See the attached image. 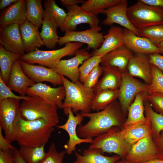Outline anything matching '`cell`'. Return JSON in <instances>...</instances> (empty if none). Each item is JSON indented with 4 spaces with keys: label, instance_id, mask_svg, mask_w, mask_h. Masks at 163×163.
<instances>
[{
    "label": "cell",
    "instance_id": "4",
    "mask_svg": "<svg viewBox=\"0 0 163 163\" xmlns=\"http://www.w3.org/2000/svg\"><path fill=\"white\" fill-rule=\"evenodd\" d=\"M65 91V97L62 108H70L73 113L81 111L82 113H88L91 110L92 101L96 94L93 88L85 87L70 81L62 75Z\"/></svg>",
    "mask_w": 163,
    "mask_h": 163
},
{
    "label": "cell",
    "instance_id": "32",
    "mask_svg": "<svg viewBox=\"0 0 163 163\" xmlns=\"http://www.w3.org/2000/svg\"><path fill=\"white\" fill-rule=\"evenodd\" d=\"M26 18L38 28L42 25L45 10L41 0H26Z\"/></svg>",
    "mask_w": 163,
    "mask_h": 163
},
{
    "label": "cell",
    "instance_id": "6",
    "mask_svg": "<svg viewBox=\"0 0 163 163\" xmlns=\"http://www.w3.org/2000/svg\"><path fill=\"white\" fill-rule=\"evenodd\" d=\"M127 15L131 24L138 30L163 25V9L146 4L140 0L128 7Z\"/></svg>",
    "mask_w": 163,
    "mask_h": 163
},
{
    "label": "cell",
    "instance_id": "25",
    "mask_svg": "<svg viewBox=\"0 0 163 163\" xmlns=\"http://www.w3.org/2000/svg\"><path fill=\"white\" fill-rule=\"evenodd\" d=\"M104 40L101 46L92 53V56H104L110 52L124 44L123 29L112 26L107 33L104 35Z\"/></svg>",
    "mask_w": 163,
    "mask_h": 163
},
{
    "label": "cell",
    "instance_id": "15",
    "mask_svg": "<svg viewBox=\"0 0 163 163\" xmlns=\"http://www.w3.org/2000/svg\"><path fill=\"white\" fill-rule=\"evenodd\" d=\"M67 15L60 27L63 31H75L78 25L87 24L90 27L98 26L99 20L96 16L84 10L78 5L68 7Z\"/></svg>",
    "mask_w": 163,
    "mask_h": 163
},
{
    "label": "cell",
    "instance_id": "10",
    "mask_svg": "<svg viewBox=\"0 0 163 163\" xmlns=\"http://www.w3.org/2000/svg\"><path fill=\"white\" fill-rule=\"evenodd\" d=\"M101 29L97 26L83 31H67L63 36L59 37L58 43L60 45L72 42L85 43L88 49L94 50L101 46L104 40L103 34L100 32Z\"/></svg>",
    "mask_w": 163,
    "mask_h": 163
},
{
    "label": "cell",
    "instance_id": "29",
    "mask_svg": "<svg viewBox=\"0 0 163 163\" xmlns=\"http://www.w3.org/2000/svg\"><path fill=\"white\" fill-rule=\"evenodd\" d=\"M58 27L56 24L44 12L40 35L44 45L48 48H54L58 43L59 37L57 33Z\"/></svg>",
    "mask_w": 163,
    "mask_h": 163
},
{
    "label": "cell",
    "instance_id": "51",
    "mask_svg": "<svg viewBox=\"0 0 163 163\" xmlns=\"http://www.w3.org/2000/svg\"><path fill=\"white\" fill-rule=\"evenodd\" d=\"M19 0H0V9L4 10L13 3L17 2Z\"/></svg>",
    "mask_w": 163,
    "mask_h": 163
},
{
    "label": "cell",
    "instance_id": "24",
    "mask_svg": "<svg viewBox=\"0 0 163 163\" xmlns=\"http://www.w3.org/2000/svg\"><path fill=\"white\" fill-rule=\"evenodd\" d=\"M34 82L29 78L23 71L18 61L12 66L7 85L11 90L21 96H25L27 88L34 85Z\"/></svg>",
    "mask_w": 163,
    "mask_h": 163
},
{
    "label": "cell",
    "instance_id": "54",
    "mask_svg": "<svg viewBox=\"0 0 163 163\" xmlns=\"http://www.w3.org/2000/svg\"><path fill=\"white\" fill-rule=\"evenodd\" d=\"M115 163H134L127 161L126 160H119L116 161Z\"/></svg>",
    "mask_w": 163,
    "mask_h": 163
},
{
    "label": "cell",
    "instance_id": "21",
    "mask_svg": "<svg viewBox=\"0 0 163 163\" xmlns=\"http://www.w3.org/2000/svg\"><path fill=\"white\" fill-rule=\"evenodd\" d=\"M126 71L131 76L141 78L148 85L152 82V73L149 55L136 53L130 60Z\"/></svg>",
    "mask_w": 163,
    "mask_h": 163
},
{
    "label": "cell",
    "instance_id": "46",
    "mask_svg": "<svg viewBox=\"0 0 163 163\" xmlns=\"http://www.w3.org/2000/svg\"><path fill=\"white\" fill-rule=\"evenodd\" d=\"M0 163H15L13 151L0 150Z\"/></svg>",
    "mask_w": 163,
    "mask_h": 163
},
{
    "label": "cell",
    "instance_id": "35",
    "mask_svg": "<svg viewBox=\"0 0 163 163\" xmlns=\"http://www.w3.org/2000/svg\"><path fill=\"white\" fill-rule=\"evenodd\" d=\"M45 145L34 147L20 146L18 149V152L26 163H40L46 155L44 151Z\"/></svg>",
    "mask_w": 163,
    "mask_h": 163
},
{
    "label": "cell",
    "instance_id": "23",
    "mask_svg": "<svg viewBox=\"0 0 163 163\" xmlns=\"http://www.w3.org/2000/svg\"><path fill=\"white\" fill-rule=\"evenodd\" d=\"M25 0H19L2 12L0 16V28L16 24L19 25L26 20Z\"/></svg>",
    "mask_w": 163,
    "mask_h": 163
},
{
    "label": "cell",
    "instance_id": "16",
    "mask_svg": "<svg viewBox=\"0 0 163 163\" xmlns=\"http://www.w3.org/2000/svg\"><path fill=\"white\" fill-rule=\"evenodd\" d=\"M128 8L127 1L122 0L120 3L104 10L101 13L105 14L106 18L102 24L108 26L119 24L139 36V30L133 25L127 16Z\"/></svg>",
    "mask_w": 163,
    "mask_h": 163
},
{
    "label": "cell",
    "instance_id": "33",
    "mask_svg": "<svg viewBox=\"0 0 163 163\" xmlns=\"http://www.w3.org/2000/svg\"><path fill=\"white\" fill-rule=\"evenodd\" d=\"M144 105L147 121L154 139L158 136L163 130V115L155 111L148 101L144 102Z\"/></svg>",
    "mask_w": 163,
    "mask_h": 163
},
{
    "label": "cell",
    "instance_id": "36",
    "mask_svg": "<svg viewBox=\"0 0 163 163\" xmlns=\"http://www.w3.org/2000/svg\"><path fill=\"white\" fill-rule=\"evenodd\" d=\"M122 0H87L84 1L81 7L85 11L95 16L104 10L120 3Z\"/></svg>",
    "mask_w": 163,
    "mask_h": 163
},
{
    "label": "cell",
    "instance_id": "5",
    "mask_svg": "<svg viewBox=\"0 0 163 163\" xmlns=\"http://www.w3.org/2000/svg\"><path fill=\"white\" fill-rule=\"evenodd\" d=\"M83 45L79 43L69 42L60 49L47 51L36 48L31 53L22 55L20 60L29 64H38L52 69L63 57L75 55Z\"/></svg>",
    "mask_w": 163,
    "mask_h": 163
},
{
    "label": "cell",
    "instance_id": "47",
    "mask_svg": "<svg viewBox=\"0 0 163 163\" xmlns=\"http://www.w3.org/2000/svg\"><path fill=\"white\" fill-rule=\"evenodd\" d=\"M153 139L157 151L158 158L163 160V130L158 136Z\"/></svg>",
    "mask_w": 163,
    "mask_h": 163
},
{
    "label": "cell",
    "instance_id": "40",
    "mask_svg": "<svg viewBox=\"0 0 163 163\" xmlns=\"http://www.w3.org/2000/svg\"><path fill=\"white\" fill-rule=\"evenodd\" d=\"M102 55L92 56L85 61L79 67V80L82 83L84 82L88 75L97 66L101 64Z\"/></svg>",
    "mask_w": 163,
    "mask_h": 163
},
{
    "label": "cell",
    "instance_id": "52",
    "mask_svg": "<svg viewBox=\"0 0 163 163\" xmlns=\"http://www.w3.org/2000/svg\"><path fill=\"white\" fill-rule=\"evenodd\" d=\"M13 151L15 163H26L20 156L18 150L16 148H15Z\"/></svg>",
    "mask_w": 163,
    "mask_h": 163
},
{
    "label": "cell",
    "instance_id": "45",
    "mask_svg": "<svg viewBox=\"0 0 163 163\" xmlns=\"http://www.w3.org/2000/svg\"><path fill=\"white\" fill-rule=\"evenodd\" d=\"M149 61L163 72V55L158 53H154L149 55Z\"/></svg>",
    "mask_w": 163,
    "mask_h": 163
},
{
    "label": "cell",
    "instance_id": "39",
    "mask_svg": "<svg viewBox=\"0 0 163 163\" xmlns=\"http://www.w3.org/2000/svg\"><path fill=\"white\" fill-rule=\"evenodd\" d=\"M152 73L151 84L147 92V94L158 92L163 94V72L157 67L151 64Z\"/></svg>",
    "mask_w": 163,
    "mask_h": 163
},
{
    "label": "cell",
    "instance_id": "8",
    "mask_svg": "<svg viewBox=\"0 0 163 163\" xmlns=\"http://www.w3.org/2000/svg\"><path fill=\"white\" fill-rule=\"evenodd\" d=\"M20 100L10 98L0 101V126L11 143L14 141L15 128L20 116Z\"/></svg>",
    "mask_w": 163,
    "mask_h": 163
},
{
    "label": "cell",
    "instance_id": "34",
    "mask_svg": "<svg viewBox=\"0 0 163 163\" xmlns=\"http://www.w3.org/2000/svg\"><path fill=\"white\" fill-rule=\"evenodd\" d=\"M119 89L115 90H105L96 94L91 104V110L98 112L107 107L111 103L118 98Z\"/></svg>",
    "mask_w": 163,
    "mask_h": 163
},
{
    "label": "cell",
    "instance_id": "20",
    "mask_svg": "<svg viewBox=\"0 0 163 163\" xmlns=\"http://www.w3.org/2000/svg\"><path fill=\"white\" fill-rule=\"evenodd\" d=\"M124 44L136 53L149 55L154 53L162 54L159 48L148 39L138 36L132 31L123 29Z\"/></svg>",
    "mask_w": 163,
    "mask_h": 163
},
{
    "label": "cell",
    "instance_id": "2",
    "mask_svg": "<svg viewBox=\"0 0 163 163\" xmlns=\"http://www.w3.org/2000/svg\"><path fill=\"white\" fill-rule=\"evenodd\" d=\"M55 129L43 119L27 120L20 116L15 128L14 141L20 146H40L48 142Z\"/></svg>",
    "mask_w": 163,
    "mask_h": 163
},
{
    "label": "cell",
    "instance_id": "18",
    "mask_svg": "<svg viewBox=\"0 0 163 163\" xmlns=\"http://www.w3.org/2000/svg\"><path fill=\"white\" fill-rule=\"evenodd\" d=\"M133 54L124 44L110 52L102 58L101 66L123 73L127 70L129 63Z\"/></svg>",
    "mask_w": 163,
    "mask_h": 163
},
{
    "label": "cell",
    "instance_id": "19",
    "mask_svg": "<svg viewBox=\"0 0 163 163\" xmlns=\"http://www.w3.org/2000/svg\"><path fill=\"white\" fill-rule=\"evenodd\" d=\"M0 43L7 51L21 55L25 54L18 24H12L0 28Z\"/></svg>",
    "mask_w": 163,
    "mask_h": 163
},
{
    "label": "cell",
    "instance_id": "49",
    "mask_svg": "<svg viewBox=\"0 0 163 163\" xmlns=\"http://www.w3.org/2000/svg\"><path fill=\"white\" fill-rule=\"evenodd\" d=\"M149 5L160 7L163 9V0H140Z\"/></svg>",
    "mask_w": 163,
    "mask_h": 163
},
{
    "label": "cell",
    "instance_id": "13",
    "mask_svg": "<svg viewBox=\"0 0 163 163\" xmlns=\"http://www.w3.org/2000/svg\"><path fill=\"white\" fill-rule=\"evenodd\" d=\"M19 62L26 75L35 83L46 82L55 86L63 85L62 75L53 69L29 64L20 60Z\"/></svg>",
    "mask_w": 163,
    "mask_h": 163
},
{
    "label": "cell",
    "instance_id": "7",
    "mask_svg": "<svg viewBox=\"0 0 163 163\" xmlns=\"http://www.w3.org/2000/svg\"><path fill=\"white\" fill-rule=\"evenodd\" d=\"M120 128L113 126L94 137L88 148L99 149L103 153H113L121 158L125 157L131 146L125 140Z\"/></svg>",
    "mask_w": 163,
    "mask_h": 163
},
{
    "label": "cell",
    "instance_id": "17",
    "mask_svg": "<svg viewBox=\"0 0 163 163\" xmlns=\"http://www.w3.org/2000/svg\"><path fill=\"white\" fill-rule=\"evenodd\" d=\"M26 94L30 96L40 97L55 104L58 108H62L65 91L63 85L56 88H53L40 82L35 83L28 88Z\"/></svg>",
    "mask_w": 163,
    "mask_h": 163
},
{
    "label": "cell",
    "instance_id": "12",
    "mask_svg": "<svg viewBox=\"0 0 163 163\" xmlns=\"http://www.w3.org/2000/svg\"><path fill=\"white\" fill-rule=\"evenodd\" d=\"M75 56L67 59H61L52 69L60 75L70 79L72 82L82 84L80 81L79 66L92 56L86 50L80 49Z\"/></svg>",
    "mask_w": 163,
    "mask_h": 163
},
{
    "label": "cell",
    "instance_id": "1",
    "mask_svg": "<svg viewBox=\"0 0 163 163\" xmlns=\"http://www.w3.org/2000/svg\"><path fill=\"white\" fill-rule=\"evenodd\" d=\"M89 120L79 126L77 132L83 139L93 138L103 134L113 126L122 127L124 123L123 113L116 100L104 110L95 113H82Z\"/></svg>",
    "mask_w": 163,
    "mask_h": 163
},
{
    "label": "cell",
    "instance_id": "44",
    "mask_svg": "<svg viewBox=\"0 0 163 163\" xmlns=\"http://www.w3.org/2000/svg\"><path fill=\"white\" fill-rule=\"evenodd\" d=\"M27 96H18L13 93L3 81L0 75V101L8 98H13L23 100L27 99Z\"/></svg>",
    "mask_w": 163,
    "mask_h": 163
},
{
    "label": "cell",
    "instance_id": "37",
    "mask_svg": "<svg viewBox=\"0 0 163 163\" xmlns=\"http://www.w3.org/2000/svg\"><path fill=\"white\" fill-rule=\"evenodd\" d=\"M45 12L58 27L63 24L67 15L65 11L59 7L54 0H46L44 3Z\"/></svg>",
    "mask_w": 163,
    "mask_h": 163
},
{
    "label": "cell",
    "instance_id": "42",
    "mask_svg": "<svg viewBox=\"0 0 163 163\" xmlns=\"http://www.w3.org/2000/svg\"><path fill=\"white\" fill-rule=\"evenodd\" d=\"M146 100L156 112L163 115V94L155 92L147 94Z\"/></svg>",
    "mask_w": 163,
    "mask_h": 163
},
{
    "label": "cell",
    "instance_id": "14",
    "mask_svg": "<svg viewBox=\"0 0 163 163\" xmlns=\"http://www.w3.org/2000/svg\"><path fill=\"white\" fill-rule=\"evenodd\" d=\"M126 160L139 163L158 158L157 151L152 135L144 138L132 145Z\"/></svg>",
    "mask_w": 163,
    "mask_h": 163
},
{
    "label": "cell",
    "instance_id": "43",
    "mask_svg": "<svg viewBox=\"0 0 163 163\" xmlns=\"http://www.w3.org/2000/svg\"><path fill=\"white\" fill-rule=\"evenodd\" d=\"M103 73L102 66L98 65L95 66L88 75L83 85L88 88H93L96 85L100 76Z\"/></svg>",
    "mask_w": 163,
    "mask_h": 163
},
{
    "label": "cell",
    "instance_id": "38",
    "mask_svg": "<svg viewBox=\"0 0 163 163\" xmlns=\"http://www.w3.org/2000/svg\"><path fill=\"white\" fill-rule=\"evenodd\" d=\"M139 30V37L148 39L156 46L163 41V25L150 26Z\"/></svg>",
    "mask_w": 163,
    "mask_h": 163
},
{
    "label": "cell",
    "instance_id": "3",
    "mask_svg": "<svg viewBox=\"0 0 163 163\" xmlns=\"http://www.w3.org/2000/svg\"><path fill=\"white\" fill-rule=\"evenodd\" d=\"M58 108L55 104L40 97L28 96V98L22 100L20 104V116L27 120L43 119L55 127L59 122Z\"/></svg>",
    "mask_w": 163,
    "mask_h": 163
},
{
    "label": "cell",
    "instance_id": "56",
    "mask_svg": "<svg viewBox=\"0 0 163 163\" xmlns=\"http://www.w3.org/2000/svg\"></svg>",
    "mask_w": 163,
    "mask_h": 163
},
{
    "label": "cell",
    "instance_id": "50",
    "mask_svg": "<svg viewBox=\"0 0 163 163\" xmlns=\"http://www.w3.org/2000/svg\"><path fill=\"white\" fill-rule=\"evenodd\" d=\"M83 1L82 0H60L62 5L66 7L82 4Z\"/></svg>",
    "mask_w": 163,
    "mask_h": 163
},
{
    "label": "cell",
    "instance_id": "55",
    "mask_svg": "<svg viewBox=\"0 0 163 163\" xmlns=\"http://www.w3.org/2000/svg\"><path fill=\"white\" fill-rule=\"evenodd\" d=\"M157 46L160 49L162 54H163V41L160 43Z\"/></svg>",
    "mask_w": 163,
    "mask_h": 163
},
{
    "label": "cell",
    "instance_id": "48",
    "mask_svg": "<svg viewBox=\"0 0 163 163\" xmlns=\"http://www.w3.org/2000/svg\"><path fill=\"white\" fill-rule=\"evenodd\" d=\"M2 128L0 126V150L6 151L11 150L13 151L15 148L5 137H4L2 133Z\"/></svg>",
    "mask_w": 163,
    "mask_h": 163
},
{
    "label": "cell",
    "instance_id": "53",
    "mask_svg": "<svg viewBox=\"0 0 163 163\" xmlns=\"http://www.w3.org/2000/svg\"><path fill=\"white\" fill-rule=\"evenodd\" d=\"M139 163H163V160L156 158L148 161Z\"/></svg>",
    "mask_w": 163,
    "mask_h": 163
},
{
    "label": "cell",
    "instance_id": "27",
    "mask_svg": "<svg viewBox=\"0 0 163 163\" xmlns=\"http://www.w3.org/2000/svg\"><path fill=\"white\" fill-rule=\"evenodd\" d=\"M74 152L76 158L72 163H115L121 158L117 155L111 157L104 156L99 149H84L82 155L75 151Z\"/></svg>",
    "mask_w": 163,
    "mask_h": 163
},
{
    "label": "cell",
    "instance_id": "28",
    "mask_svg": "<svg viewBox=\"0 0 163 163\" xmlns=\"http://www.w3.org/2000/svg\"><path fill=\"white\" fill-rule=\"evenodd\" d=\"M102 68L103 75L93 88L95 94L103 90H118L121 82L122 73L112 69L103 67Z\"/></svg>",
    "mask_w": 163,
    "mask_h": 163
},
{
    "label": "cell",
    "instance_id": "31",
    "mask_svg": "<svg viewBox=\"0 0 163 163\" xmlns=\"http://www.w3.org/2000/svg\"><path fill=\"white\" fill-rule=\"evenodd\" d=\"M22 55L7 51L0 45V75L6 85L14 63L19 60Z\"/></svg>",
    "mask_w": 163,
    "mask_h": 163
},
{
    "label": "cell",
    "instance_id": "9",
    "mask_svg": "<svg viewBox=\"0 0 163 163\" xmlns=\"http://www.w3.org/2000/svg\"><path fill=\"white\" fill-rule=\"evenodd\" d=\"M149 86V85L130 75L127 71L122 73L118 98L123 114L128 112L129 107L136 95L141 92L147 93Z\"/></svg>",
    "mask_w": 163,
    "mask_h": 163
},
{
    "label": "cell",
    "instance_id": "41",
    "mask_svg": "<svg viewBox=\"0 0 163 163\" xmlns=\"http://www.w3.org/2000/svg\"><path fill=\"white\" fill-rule=\"evenodd\" d=\"M66 153V150L58 152L55 144L52 142L45 157L40 163H62Z\"/></svg>",
    "mask_w": 163,
    "mask_h": 163
},
{
    "label": "cell",
    "instance_id": "26",
    "mask_svg": "<svg viewBox=\"0 0 163 163\" xmlns=\"http://www.w3.org/2000/svg\"><path fill=\"white\" fill-rule=\"evenodd\" d=\"M147 94L146 92H141L136 95L128 109V117L122 126V129L147 122L144 114V102L146 99Z\"/></svg>",
    "mask_w": 163,
    "mask_h": 163
},
{
    "label": "cell",
    "instance_id": "30",
    "mask_svg": "<svg viewBox=\"0 0 163 163\" xmlns=\"http://www.w3.org/2000/svg\"><path fill=\"white\" fill-rule=\"evenodd\" d=\"M124 137L131 146L139 141L152 135L150 127L146 123L135 125L126 129H121Z\"/></svg>",
    "mask_w": 163,
    "mask_h": 163
},
{
    "label": "cell",
    "instance_id": "11",
    "mask_svg": "<svg viewBox=\"0 0 163 163\" xmlns=\"http://www.w3.org/2000/svg\"><path fill=\"white\" fill-rule=\"evenodd\" d=\"M64 113L68 116L66 122L63 124L57 125V128L65 130L68 133L69 139L64 146L66 153L69 155L72 154L77 145L83 143H91L93 138L83 139L80 138L77 132V127L80 126L85 117L82 113H78L75 116L71 108L64 109Z\"/></svg>",
    "mask_w": 163,
    "mask_h": 163
},
{
    "label": "cell",
    "instance_id": "22",
    "mask_svg": "<svg viewBox=\"0 0 163 163\" xmlns=\"http://www.w3.org/2000/svg\"><path fill=\"white\" fill-rule=\"evenodd\" d=\"M38 28L26 20L19 25L24 51L28 53L44 45L40 35Z\"/></svg>",
    "mask_w": 163,
    "mask_h": 163
}]
</instances>
